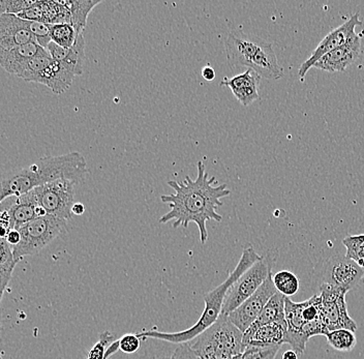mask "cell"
Here are the masks:
<instances>
[{"label": "cell", "instance_id": "6da1fadb", "mask_svg": "<svg viewBox=\"0 0 364 359\" xmlns=\"http://www.w3.org/2000/svg\"><path fill=\"white\" fill-rule=\"evenodd\" d=\"M197 169L198 175L195 181L186 176L183 183L168 181V186L174 193L161 197V202L169 204L171 209L169 213L159 219V223L167 224L174 220L173 228H188L191 223H195L199 229L201 244L204 245L208 240L207 220L222 222V215L216 213V208L223 206L224 203L220 199L230 196L231 191L228 190L225 183L213 186L216 178L208 176L204 163L201 161L197 163Z\"/></svg>", "mask_w": 364, "mask_h": 359}, {"label": "cell", "instance_id": "7a4b0ae2", "mask_svg": "<svg viewBox=\"0 0 364 359\" xmlns=\"http://www.w3.org/2000/svg\"><path fill=\"white\" fill-rule=\"evenodd\" d=\"M88 173L87 163L80 152H70L63 156H44L29 167L10 172L1 181L2 202L10 197H19L34 188L68 179L80 183Z\"/></svg>", "mask_w": 364, "mask_h": 359}, {"label": "cell", "instance_id": "3957f363", "mask_svg": "<svg viewBox=\"0 0 364 359\" xmlns=\"http://www.w3.org/2000/svg\"><path fill=\"white\" fill-rule=\"evenodd\" d=\"M262 258L263 256L259 255L255 251L254 247H249L245 249L237 267L229 274L226 281L205 295L203 313L197 323L193 325L190 328L179 331V333H163V331H141L136 336L139 338H156V340L165 341V342L172 343V344H183V343H190L191 341L195 340L198 336L201 335L211 325L218 321V318L222 315L223 306H224L225 299H226L230 288L250 267L260 261Z\"/></svg>", "mask_w": 364, "mask_h": 359}, {"label": "cell", "instance_id": "277c9868", "mask_svg": "<svg viewBox=\"0 0 364 359\" xmlns=\"http://www.w3.org/2000/svg\"><path fill=\"white\" fill-rule=\"evenodd\" d=\"M191 348L201 359H234L245 351L243 333L228 316L220 315L215 324L195 338Z\"/></svg>", "mask_w": 364, "mask_h": 359}, {"label": "cell", "instance_id": "5b68a950", "mask_svg": "<svg viewBox=\"0 0 364 359\" xmlns=\"http://www.w3.org/2000/svg\"><path fill=\"white\" fill-rule=\"evenodd\" d=\"M21 242L13 247L14 256L18 261L24 257L36 255L53 240L68 231V220L54 215L36 218L18 229Z\"/></svg>", "mask_w": 364, "mask_h": 359}, {"label": "cell", "instance_id": "8992f818", "mask_svg": "<svg viewBox=\"0 0 364 359\" xmlns=\"http://www.w3.org/2000/svg\"><path fill=\"white\" fill-rule=\"evenodd\" d=\"M275 262L277 257L266 255L250 267L230 288L223 306L222 315H229L254 295L272 274Z\"/></svg>", "mask_w": 364, "mask_h": 359}, {"label": "cell", "instance_id": "52a82bcc", "mask_svg": "<svg viewBox=\"0 0 364 359\" xmlns=\"http://www.w3.org/2000/svg\"><path fill=\"white\" fill-rule=\"evenodd\" d=\"M77 183L60 179L48 185L34 188L38 203L48 215L68 220L72 219V208L75 204V186Z\"/></svg>", "mask_w": 364, "mask_h": 359}, {"label": "cell", "instance_id": "ba28073f", "mask_svg": "<svg viewBox=\"0 0 364 359\" xmlns=\"http://www.w3.org/2000/svg\"><path fill=\"white\" fill-rule=\"evenodd\" d=\"M346 291L323 283L320 287L321 318L328 331L338 329L357 331V324L348 313Z\"/></svg>", "mask_w": 364, "mask_h": 359}, {"label": "cell", "instance_id": "9c48e42d", "mask_svg": "<svg viewBox=\"0 0 364 359\" xmlns=\"http://www.w3.org/2000/svg\"><path fill=\"white\" fill-rule=\"evenodd\" d=\"M279 291L272 281V272L254 295L228 315L230 321L243 333L258 319L263 309Z\"/></svg>", "mask_w": 364, "mask_h": 359}, {"label": "cell", "instance_id": "30bf717a", "mask_svg": "<svg viewBox=\"0 0 364 359\" xmlns=\"http://www.w3.org/2000/svg\"><path fill=\"white\" fill-rule=\"evenodd\" d=\"M349 292L364 284V267L347 257H331L324 267V282Z\"/></svg>", "mask_w": 364, "mask_h": 359}, {"label": "cell", "instance_id": "8fae6325", "mask_svg": "<svg viewBox=\"0 0 364 359\" xmlns=\"http://www.w3.org/2000/svg\"><path fill=\"white\" fill-rule=\"evenodd\" d=\"M361 24H363V21H361L360 18H359V13H356L352 15L351 18H350L347 22L338 26V28L330 31L328 35L325 36V38L321 41L317 48L314 50L311 55L300 65L299 70H298V75H299L300 78L304 79V77H306V73L309 72L311 68H314V65H315L323 56L326 55L329 52L333 51L336 48L343 46L353 36L356 35L355 29Z\"/></svg>", "mask_w": 364, "mask_h": 359}, {"label": "cell", "instance_id": "7c38bea8", "mask_svg": "<svg viewBox=\"0 0 364 359\" xmlns=\"http://www.w3.org/2000/svg\"><path fill=\"white\" fill-rule=\"evenodd\" d=\"M264 42L265 40L256 36L245 35L243 33H230L225 42L229 67L231 69H238L241 67L250 69L252 60Z\"/></svg>", "mask_w": 364, "mask_h": 359}, {"label": "cell", "instance_id": "4fadbf2b", "mask_svg": "<svg viewBox=\"0 0 364 359\" xmlns=\"http://www.w3.org/2000/svg\"><path fill=\"white\" fill-rule=\"evenodd\" d=\"M142 347L129 359H201L188 343L172 344L151 338H140Z\"/></svg>", "mask_w": 364, "mask_h": 359}, {"label": "cell", "instance_id": "5bb4252c", "mask_svg": "<svg viewBox=\"0 0 364 359\" xmlns=\"http://www.w3.org/2000/svg\"><path fill=\"white\" fill-rule=\"evenodd\" d=\"M360 36L356 33L343 46L336 48L333 51L329 52L328 54L323 56L314 65V68L328 73L345 72L350 65H352L357 59L360 58Z\"/></svg>", "mask_w": 364, "mask_h": 359}, {"label": "cell", "instance_id": "9a60e30c", "mask_svg": "<svg viewBox=\"0 0 364 359\" xmlns=\"http://www.w3.org/2000/svg\"><path fill=\"white\" fill-rule=\"evenodd\" d=\"M25 23L26 21L17 15H0V48L10 49L29 43H36L33 33L27 29Z\"/></svg>", "mask_w": 364, "mask_h": 359}, {"label": "cell", "instance_id": "2e32d148", "mask_svg": "<svg viewBox=\"0 0 364 359\" xmlns=\"http://www.w3.org/2000/svg\"><path fill=\"white\" fill-rule=\"evenodd\" d=\"M260 82V75L257 74L255 70L247 69L242 74L234 76L233 78L223 79L220 85L229 87L239 103L247 107L261 99L259 95Z\"/></svg>", "mask_w": 364, "mask_h": 359}, {"label": "cell", "instance_id": "e0dca14e", "mask_svg": "<svg viewBox=\"0 0 364 359\" xmlns=\"http://www.w3.org/2000/svg\"><path fill=\"white\" fill-rule=\"evenodd\" d=\"M76 76V73L70 69L67 65L53 59L52 63L43 70L36 83L47 86L55 95H61L70 87Z\"/></svg>", "mask_w": 364, "mask_h": 359}, {"label": "cell", "instance_id": "ac0fdd59", "mask_svg": "<svg viewBox=\"0 0 364 359\" xmlns=\"http://www.w3.org/2000/svg\"><path fill=\"white\" fill-rule=\"evenodd\" d=\"M47 50L54 60L60 61L67 65L70 69L76 73L77 76H81L83 74L84 61H85V40H84L83 33L78 36L74 46L70 49H65L51 42Z\"/></svg>", "mask_w": 364, "mask_h": 359}, {"label": "cell", "instance_id": "d6986e66", "mask_svg": "<svg viewBox=\"0 0 364 359\" xmlns=\"http://www.w3.org/2000/svg\"><path fill=\"white\" fill-rule=\"evenodd\" d=\"M284 299L282 293L277 292L273 295L272 299L266 304L265 308L262 311L258 319L254 322V324L243 333V346L245 348L249 345L250 338L252 335L256 333L257 329L264 326V325L272 323H287L286 318H284Z\"/></svg>", "mask_w": 364, "mask_h": 359}, {"label": "cell", "instance_id": "ffe728a7", "mask_svg": "<svg viewBox=\"0 0 364 359\" xmlns=\"http://www.w3.org/2000/svg\"><path fill=\"white\" fill-rule=\"evenodd\" d=\"M46 53H48L47 50L36 43H29V44L10 48V49L0 48V65L9 74L14 75L23 63L36 56Z\"/></svg>", "mask_w": 364, "mask_h": 359}, {"label": "cell", "instance_id": "44dd1931", "mask_svg": "<svg viewBox=\"0 0 364 359\" xmlns=\"http://www.w3.org/2000/svg\"><path fill=\"white\" fill-rule=\"evenodd\" d=\"M40 208L34 191L16 197L15 203L6 209L10 215L11 229H20L27 223L38 218V208Z\"/></svg>", "mask_w": 364, "mask_h": 359}, {"label": "cell", "instance_id": "7402d4cb", "mask_svg": "<svg viewBox=\"0 0 364 359\" xmlns=\"http://www.w3.org/2000/svg\"><path fill=\"white\" fill-rule=\"evenodd\" d=\"M250 70L268 80H279L284 76L283 68L279 65L272 43L264 42L252 60Z\"/></svg>", "mask_w": 364, "mask_h": 359}, {"label": "cell", "instance_id": "603a6c76", "mask_svg": "<svg viewBox=\"0 0 364 359\" xmlns=\"http://www.w3.org/2000/svg\"><path fill=\"white\" fill-rule=\"evenodd\" d=\"M288 331L287 323H272L264 325L257 329L250 338L249 346H282L284 336Z\"/></svg>", "mask_w": 364, "mask_h": 359}, {"label": "cell", "instance_id": "cb8c5ba5", "mask_svg": "<svg viewBox=\"0 0 364 359\" xmlns=\"http://www.w3.org/2000/svg\"><path fill=\"white\" fill-rule=\"evenodd\" d=\"M61 6L68 9L70 13V24L76 28L78 35L83 33L87 24L88 16L91 11L101 4V0H67L58 1Z\"/></svg>", "mask_w": 364, "mask_h": 359}, {"label": "cell", "instance_id": "d4e9b609", "mask_svg": "<svg viewBox=\"0 0 364 359\" xmlns=\"http://www.w3.org/2000/svg\"><path fill=\"white\" fill-rule=\"evenodd\" d=\"M19 261L14 256L13 247L6 242V238L0 240V297H4L8 288L14 269Z\"/></svg>", "mask_w": 364, "mask_h": 359}, {"label": "cell", "instance_id": "484cf974", "mask_svg": "<svg viewBox=\"0 0 364 359\" xmlns=\"http://www.w3.org/2000/svg\"><path fill=\"white\" fill-rule=\"evenodd\" d=\"M52 60H53V58H51L49 52L43 54V55L36 56V58L29 59L26 63H23L21 67L18 68L14 75L26 82L36 83L43 70L52 63Z\"/></svg>", "mask_w": 364, "mask_h": 359}, {"label": "cell", "instance_id": "4316f807", "mask_svg": "<svg viewBox=\"0 0 364 359\" xmlns=\"http://www.w3.org/2000/svg\"><path fill=\"white\" fill-rule=\"evenodd\" d=\"M78 33L72 24H50L51 42L58 46L70 49L74 46Z\"/></svg>", "mask_w": 364, "mask_h": 359}, {"label": "cell", "instance_id": "83f0119b", "mask_svg": "<svg viewBox=\"0 0 364 359\" xmlns=\"http://www.w3.org/2000/svg\"><path fill=\"white\" fill-rule=\"evenodd\" d=\"M329 346L336 351L350 352L357 345V338L354 331L349 329H338L330 331L326 336Z\"/></svg>", "mask_w": 364, "mask_h": 359}, {"label": "cell", "instance_id": "f1b7e54d", "mask_svg": "<svg viewBox=\"0 0 364 359\" xmlns=\"http://www.w3.org/2000/svg\"><path fill=\"white\" fill-rule=\"evenodd\" d=\"M272 281L277 290L284 296H293L299 290V279L289 270H282L277 274H272Z\"/></svg>", "mask_w": 364, "mask_h": 359}, {"label": "cell", "instance_id": "f546056e", "mask_svg": "<svg viewBox=\"0 0 364 359\" xmlns=\"http://www.w3.org/2000/svg\"><path fill=\"white\" fill-rule=\"evenodd\" d=\"M347 249L346 257L352 259L363 267L364 264V234L363 235L348 236L343 240Z\"/></svg>", "mask_w": 364, "mask_h": 359}, {"label": "cell", "instance_id": "4dcf8cb0", "mask_svg": "<svg viewBox=\"0 0 364 359\" xmlns=\"http://www.w3.org/2000/svg\"><path fill=\"white\" fill-rule=\"evenodd\" d=\"M281 346H249L234 359H275Z\"/></svg>", "mask_w": 364, "mask_h": 359}, {"label": "cell", "instance_id": "1f68e13d", "mask_svg": "<svg viewBox=\"0 0 364 359\" xmlns=\"http://www.w3.org/2000/svg\"><path fill=\"white\" fill-rule=\"evenodd\" d=\"M26 21V20H25ZM26 27L36 38V43L41 47L47 50L50 43H51V36H50V24L43 23V22L26 21Z\"/></svg>", "mask_w": 364, "mask_h": 359}, {"label": "cell", "instance_id": "d6a6232c", "mask_svg": "<svg viewBox=\"0 0 364 359\" xmlns=\"http://www.w3.org/2000/svg\"><path fill=\"white\" fill-rule=\"evenodd\" d=\"M115 336L110 331H102L99 336V342L95 345L88 352L87 359H104L107 349L115 342Z\"/></svg>", "mask_w": 364, "mask_h": 359}, {"label": "cell", "instance_id": "836d02e7", "mask_svg": "<svg viewBox=\"0 0 364 359\" xmlns=\"http://www.w3.org/2000/svg\"><path fill=\"white\" fill-rule=\"evenodd\" d=\"M36 2V0H0V15H19L20 13L28 10Z\"/></svg>", "mask_w": 364, "mask_h": 359}, {"label": "cell", "instance_id": "e575fe53", "mask_svg": "<svg viewBox=\"0 0 364 359\" xmlns=\"http://www.w3.org/2000/svg\"><path fill=\"white\" fill-rule=\"evenodd\" d=\"M141 347H142V340L136 335L129 333L119 338L120 351L127 355L136 353Z\"/></svg>", "mask_w": 364, "mask_h": 359}, {"label": "cell", "instance_id": "d590c367", "mask_svg": "<svg viewBox=\"0 0 364 359\" xmlns=\"http://www.w3.org/2000/svg\"><path fill=\"white\" fill-rule=\"evenodd\" d=\"M17 16L23 20H26V21L43 22V23H45V12L43 1H36L28 10L20 13Z\"/></svg>", "mask_w": 364, "mask_h": 359}, {"label": "cell", "instance_id": "8d00e7d4", "mask_svg": "<svg viewBox=\"0 0 364 359\" xmlns=\"http://www.w3.org/2000/svg\"><path fill=\"white\" fill-rule=\"evenodd\" d=\"M4 238H6V242L11 247H16L21 242V233L18 229H11L6 234V237Z\"/></svg>", "mask_w": 364, "mask_h": 359}, {"label": "cell", "instance_id": "74e56055", "mask_svg": "<svg viewBox=\"0 0 364 359\" xmlns=\"http://www.w3.org/2000/svg\"><path fill=\"white\" fill-rule=\"evenodd\" d=\"M202 76L206 81H213L216 77L215 70L211 65H205L202 70Z\"/></svg>", "mask_w": 364, "mask_h": 359}, {"label": "cell", "instance_id": "f35d334b", "mask_svg": "<svg viewBox=\"0 0 364 359\" xmlns=\"http://www.w3.org/2000/svg\"><path fill=\"white\" fill-rule=\"evenodd\" d=\"M118 350H120L119 340H116L115 342H113L112 344L109 346L108 349H107L106 355H105L104 359H108L111 358V356L115 355Z\"/></svg>", "mask_w": 364, "mask_h": 359}, {"label": "cell", "instance_id": "ab89813d", "mask_svg": "<svg viewBox=\"0 0 364 359\" xmlns=\"http://www.w3.org/2000/svg\"><path fill=\"white\" fill-rule=\"evenodd\" d=\"M73 215H82L85 213V206L82 203H75L72 208Z\"/></svg>", "mask_w": 364, "mask_h": 359}, {"label": "cell", "instance_id": "60d3db41", "mask_svg": "<svg viewBox=\"0 0 364 359\" xmlns=\"http://www.w3.org/2000/svg\"><path fill=\"white\" fill-rule=\"evenodd\" d=\"M299 355L293 350H288L283 354V359H298Z\"/></svg>", "mask_w": 364, "mask_h": 359}, {"label": "cell", "instance_id": "b9f144b4", "mask_svg": "<svg viewBox=\"0 0 364 359\" xmlns=\"http://www.w3.org/2000/svg\"><path fill=\"white\" fill-rule=\"evenodd\" d=\"M363 267H364V264H363Z\"/></svg>", "mask_w": 364, "mask_h": 359}]
</instances>
